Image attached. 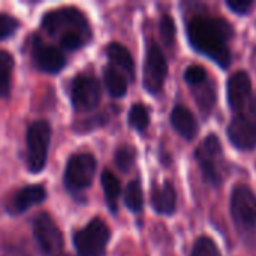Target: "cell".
<instances>
[{
  "label": "cell",
  "instance_id": "obj_1",
  "mask_svg": "<svg viewBox=\"0 0 256 256\" xmlns=\"http://www.w3.org/2000/svg\"><path fill=\"white\" fill-rule=\"evenodd\" d=\"M188 36L196 51L210 57L222 68L230 66V42L232 40L234 28L225 18L196 15L188 24Z\"/></svg>",
  "mask_w": 256,
  "mask_h": 256
},
{
  "label": "cell",
  "instance_id": "obj_2",
  "mask_svg": "<svg viewBox=\"0 0 256 256\" xmlns=\"http://www.w3.org/2000/svg\"><path fill=\"white\" fill-rule=\"evenodd\" d=\"M195 158L201 166L206 182L213 186H220L225 177V159L220 141L216 135H208L198 146Z\"/></svg>",
  "mask_w": 256,
  "mask_h": 256
},
{
  "label": "cell",
  "instance_id": "obj_3",
  "mask_svg": "<svg viewBox=\"0 0 256 256\" xmlns=\"http://www.w3.org/2000/svg\"><path fill=\"white\" fill-rule=\"evenodd\" d=\"M231 214L242 232L249 234L256 230V195L244 183H238L232 189Z\"/></svg>",
  "mask_w": 256,
  "mask_h": 256
},
{
  "label": "cell",
  "instance_id": "obj_4",
  "mask_svg": "<svg viewBox=\"0 0 256 256\" xmlns=\"http://www.w3.org/2000/svg\"><path fill=\"white\" fill-rule=\"evenodd\" d=\"M110 237L108 225L100 219H93L74 234V243L80 256H104Z\"/></svg>",
  "mask_w": 256,
  "mask_h": 256
},
{
  "label": "cell",
  "instance_id": "obj_5",
  "mask_svg": "<svg viewBox=\"0 0 256 256\" xmlns=\"http://www.w3.org/2000/svg\"><path fill=\"white\" fill-rule=\"evenodd\" d=\"M51 140L48 122H34L27 130V166L30 172H40L46 164Z\"/></svg>",
  "mask_w": 256,
  "mask_h": 256
},
{
  "label": "cell",
  "instance_id": "obj_6",
  "mask_svg": "<svg viewBox=\"0 0 256 256\" xmlns=\"http://www.w3.org/2000/svg\"><path fill=\"white\" fill-rule=\"evenodd\" d=\"M42 27L50 34L76 32L82 36H88V22L82 12L76 8H62L48 12L42 20Z\"/></svg>",
  "mask_w": 256,
  "mask_h": 256
},
{
  "label": "cell",
  "instance_id": "obj_7",
  "mask_svg": "<svg viewBox=\"0 0 256 256\" xmlns=\"http://www.w3.org/2000/svg\"><path fill=\"white\" fill-rule=\"evenodd\" d=\"M228 138L238 150L256 147V99L250 102L248 112L236 114L228 126Z\"/></svg>",
  "mask_w": 256,
  "mask_h": 256
},
{
  "label": "cell",
  "instance_id": "obj_8",
  "mask_svg": "<svg viewBox=\"0 0 256 256\" xmlns=\"http://www.w3.org/2000/svg\"><path fill=\"white\" fill-rule=\"evenodd\" d=\"M96 172V159L88 154H75L69 159L64 171V183L70 192L82 190L93 182Z\"/></svg>",
  "mask_w": 256,
  "mask_h": 256
},
{
  "label": "cell",
  "instance_id": "obj_9",
  "mask_svg": "<svg viewBox=\"0 0 256 256\" xmlns=\"http://www.w3.org/2000/svg\"><path fill=\"white\" fill-rule=\"evenodd\" d=\"M33 234L40 252L45 256H58L63 249V234L52 218L40 213L33 222Z\"/></svg>",
  "mask_w": 256,
  "mask_h": 256
},
{
  "label": "cell",
  "instance_id": "obj_10",
  "mask_svg": "<svg viewBox=\"0 0 256 256\" xmlns=\"http://www.w3.org/2000/svg\"><path fill=\"white\" fill-rule=\"evenodd\" d=\"M168 75V63L162 50L153 42L147 48L146 63H144V86L146 88L158 94L164 88L165 80Z\"/></svg>",
  "mask_w": 256,
  "mask_h": 256
},
{
  "label": "cell",
  "instance_id": "obj_11",
  "mask_svg": "<svg viewBox=\"0 0 256 256\" xmlns=\"http://www.w3.org/2000/svg\"><path fill=\"white\" fill-rule=\"evenodd\" d=\"M100 87L96 78L90 75H78L72 81V104L76 111H90L99 105Z\"/></svg>",
  "mask_w": 256,
  "mask_h": 256
},
{
  "label": "cell",
  "instance_id": "obj_12",
  "mask_svg": "<svg viewBox=\"0 0 256 256\" xmlns=\"http://www.w3.org/2000/svg\"><path fill=\"white\" fill-rule=\"evenodd\" d=\"M226 94H228L230 108L236 114L243 112L252 96V81L246 70H237L230 76L226 86Z\"/></svg>",
  "mask_w": 256,
  "mask_h": 256
},
{
  "label": "cell",
  "instance_id": "obj_13",
  "mask_svg": "<svg viewBox=\"0 0 256 256\" xmlns=\"http://www.w3.org/2000/svg\"><path fill=\"white\" fill-rule=\"evenodd\" d=\"M33 58L38 68L48 74L60 72L66 63L64 56L58 48L46 45L39 39H36L33 44Z\"/></svg>",
  "mask_w": 256,
  "mask_h": 256
},
{
  "label": "cell",
  "instance_id": "obj_14",
  "mask_svg": "<svg viewBox=\"0 0 256 256\" xmlns=\"http://www.w3.org/2000/svg\"><path fill=\"white\" fill-rule=\"evenodd\" d=\"M46 198V192L40 184H30L21 188L9 202V212L14 214H20L32 208L33 206L42 202Z\"/></svg>",
  "mask_w": 256,
  "mask_h": 256
},
{
  "label": "cell",
  "instance_id": "obj_15",
  "mask_svg": "<svg viewBox=\"0 0 256 256\" xmlns=\"http://www.w3.org/2000/svg\"><path fill=\"white\" fill-rule=\"evenodd\" d=\"M171 124L186 140H194L200 130L196 117L194 116V112L189 108H186L183 105L174 106V110L171 112Z\"/></svg>",
  "mask_w": 256,
  "mask_h": 256
},
{
  "label": "cell",
  "instance_id": "obj_16",
  "mask_svg": "<svg viewBox=\"0 0 256 256\" xmlns=\"http://www.w3.org/2000/svg\"><path fill=\"white\" fill-rule=\"evenodd\" d=\"M152 206L159 214L170 216L177 208V192L170 182H165L153 188L152 192Z\"/></svg>",
  "mask_w": 256,
  "mask_h": 256
},
{
  "label": "cell",
  "instance_id": "obj_17",
  "mask_svg": "<svg viewBox=\"0 0 256 256\" xmlns=\"http://www.w3.org/2000/svg\"><path fill=\"white\" fill-rule=\"evenodd\" d=\"M106 52H108V57L111 58V62L118 66L120 69H123L130 78L135 76V63H134V57L132 54L129 52V50L118 44V42H111L108 46H106Z\"/></svg>",
  "mask_w": 256,
  "mask_h": 256
},
{
  "label": "cell",
  "instance_id": "obj_18",
  "mask_svg": "<svg viewBox=\"0 0 256 256\" xmlns=\"http://www.w3.org/2000/svg\"><path fill=\"white\" fill-rule=\"evenodd\" d=\"M102 186H104V192H105L108 207L111 208L112 213H116L117 212V201H118V196L122 194L120 182L111 171H104V174H102Z\"/></svg>",
  "mask_w": 256,
  "mask_h": 256
},
{
  "label": "cell",
  "instance_id": "obj_19",
  "mask_svg": "<svg viewBox=\"0 0 256 256\" xmlns=\"http://www.w3.org/2000/svg\"><path fill=\"white\" fill-rule=\"evenodd\" d=\"M105 86L111 93V96L114 98H123L128 92L126 76L114 68H108L105 70Z\"/></svg>",
  "mask_w": 256,
  "mask_h": 256
},
{
  "label": "cell",
  "instance_id": "obj_20",
  "mask_svg": "<svg viewBox=\"0 0 256 256\" xmlns=\"http://www.w3.org/2000/svg\"><path fill=\"white\" fill-rule=\"evenodd\" d=\"M12 69H14V57L8 51L0 50V98L8 96L10 90Z\"/></svg>",
  "mask_w": 256,
  "mask_h": 256
},
{
  "label": "cell",
  "instance_id": "obj_21",
  "mask_svg": "<svg viewBox=\"0 0 256 256\" xmlns=\"http://www.w3.org/2000/svg\"><path fill=\"white\" fill-rule=\"evenodd\" d=\"M124 202L129 210L138 213L144 207V195H142V188L138 180H134L128 184L126 192H124Z\"/></svg>",
  "mask_w": 256,
  "mask_h": 256
},
{
  "label": "cell",
  "instance_id": "obj_22",
  "mask_svg": "<svg viewBox=\"0 0 256 256\" xmlns=\"http://www.w3.org/2000/svg\"><path fill=\"white\" fill-rule=\"evenodd\" d=\"M129 123L130 126H134L136 130L144 132L148 128L150 123V116H148V110L142 105V104H135L130 108L129 112Z\"/></svg>",
  "mask_w": 256,
  "mask_h": 256
},
{
  "label": "cell",
  "instance_id": "obj_23",
  "mask_svg": "<svg viewBox=\"0 0 256 256\" xmlns=\"http://www.w3.org/2000/svg\"><path fill=\"white\" fill-rule=\"evenodd\" d=\"M192 256H222V254L213 238L202 236L195 242Z\"/></svg>",
  "mask_w": 256,
  "mask_h": 256
},
{
  "label": "cell",
  "instance_id": "obj_24",
  "mask_svg": "<svg viewBox=\"0 0 256 256\" xmlns=\"http://www.w3.org/2000/svg\"><path fill=\"white\" fill-rule=\"evenodd\" d=\"M135 162V152L129 146H122L116 152V165L123 172H128Z\"/></svg>",
  "mask_w": 256,
  "mask_h": 256
},
{
  "label": "cell",
  "instance_id": "obj_25",
  "mask_svg": "<svg viewBox=\"0 0 256 256\" xmlns=\"http://www.w3.org/2000/svg\"><path fill=\"white\" fill-rule=\"evenodd\" d=\"M184 80L192 87H198V86H201V84H204L207 81V72L200 64H190L184 72Z\"/></svg>",
  "mask_w": 256,
  "mask_h": 256
},
{
  "label": "cell",
  "instance_id": "obj_26",
  "mask_svg": "<svg viewBox=\"0 0 256 256\" xmlns=\"http://www.w3.org/2000/svg\"><path fill=\"white\" fill-rule=\"evenodd\" d=\"M160 34L166 45H171L176 39V24L170 15H164L160 20Z\"/></svg>",
  "mask_w": 256,
  "mask_h": 256
},
{
  "label": "cell",
  "instance_id": "obj_27",
  "mask_svg": "<svg viewBox=\"0 0 256 256\" xmlns=\"http://www.w3.org/2000/svg\"><path fill=\"white\" fill-rule=\"evenodd\" d=\"M86 36L76 33V32H64L60 34V44L66 50H78L84 44Z\"/></svg>",
  "mask_w": 256,
  "mask_h": 256
},
{
  "label": "cell",
  "instance_id": "obj_28",
  "mask_svg": "<svg viewBox=\"0 0 256 256\" xmlns=\"http://www.w3.org/2000/svg\"><path fill=\"white\" fill-rule=\"evenodd\" d=\"M18 28V21L8 15V14H0V40L12 36Z\"/></svg>",
  "mask_w": 256,
  "mask_h": 256
},
{
  "label": "cell",
  "instance_id": "obj_29",
  "mask_svg": "<svg viewBox=\"0 0 256 256\" xmlns=\"http://www.w3.org/2000/svg\"><path fill=\"white\" fill-rule=\"evenodd\" d=\"M226 6L237 14H248L252 9L254 2L252 0H228Z\"/></svg>",
  "mask_w": 256,
  "mask_h": 256
},
{
  "label": "cell",
  "instance_id": "obj_30",
  "mask_svg": "<svg viewBox=\"0 0 256 256\" xmlns=\"http://www.w3.org/2000/svg\"><path fill=\"white\" fill-rule=\"evenodd\" d=\"M58 256H69V255H62V254H60V255H58Z\"/></svg>",
  "mask_w": 256,
  "mask_h": 256
}]
</instances>
